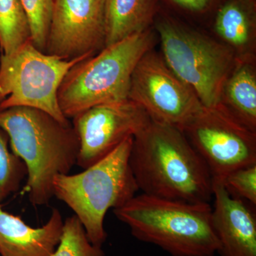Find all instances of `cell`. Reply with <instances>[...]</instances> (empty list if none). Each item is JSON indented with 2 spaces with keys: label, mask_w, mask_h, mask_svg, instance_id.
I'll use <instances>...</instances> for the list:
<instances>
[{
  "label": "cell",
  "mask_w": 256,
  "mask_h": 256,
  "mask_svg": "<svg viewBox=\"0 0 256 256\" xmlns=\"http://www.w3.org/2000/svg\"><path fill=\"white\" fill-rule=\"evenodd\" d=\"M128 99L140 106L152 120L178 129L205 108L154 48L144 54L134 67Z\"/></svg>",
  "instance_id": "ba28073f"
},
{
  "label": "cell",
  "mask_w": 256,
  "mask_h": 256,
  "mask_svg": "<svg viewBox=\"0 0 256 256\" xmlns=\"http://www.w3.org/2000/svg\"><path fill=\"white\" fill-rule=\"evenodd\" d=\"M106 0H55L47 54L65 60L92 56L105 47Z\"/></svg>",
  "instance_id": "8fae6325"
},
{
  "label": "cell",
  "mask_w": 256,
  "mask_h": 256,
  "mask_svg": "<svg viewBox=\"0 0 256 256\" xmlns=\"http://www.w3.org/2000/svg\"><path fill=\"white\" fill-rule=\"evenodd\" d=\"M210 203H191L140 194L114 214L134 238L154 244L172 256H214L220 244Z\"/></svg>",
  "instance_id": "3957f363"
},
{
  "label": "cell",
  "mask_w": 256,
  "mask_h": 256,
  "mask_svg": "<svg viewBox=\"0 0 256 256\" xmlns=\"http://www.w3.org/2000/svg\"><path fill=\"white\" fill-rule=\"evenodd\" d=\"M256 4L244 0H224L214 22L216 38L238 60L256 58Z\"/></svg>",
  "instance_id": "5bb4252c"
},
{
  "label": "cell",
  "mask_w": 256,
  "mask_h": 256,
  "mask_svg": "<svg viewBox=\"0 0 256 256\" xmlns=\"http://www.w3.org/2000/svg\"><path fill=\"white\" fill-rule=\"evenodd\" d=\"M64 220L54 208L40 228L30 226L20 216L3 210L0 204V256H52L58 245Z\"/></svg>",
  "instance_id": "4fadbf2b"
},
{
  "label": "cell",
  "mask_w": 256,
  "mask_h": 256,
  "mask_svg": "<svg viewBox=\"0 0 256 256\" xmlns=\"http://www.w3.org/2000/svg\"><path fill=\"white\" fill-rule=\"evenodd\" d=\"M0 128L9 138L12 152L28 170L24 190L33 206L48 205L56 176L68 174L77 165L78 136L73 126L28 107L0 110Z\"/></svg>",
  "instance_id": "7a4b0ae2"
},
{
  "label": "cell",
  "mask_w": 256,
  "mask_h": 256,
  "mask_svg": "<svg viewBox=\"0 0 256 256\" xmlns=\"http://www.w3.org/2000/svg\"><path fill=\"white\" fill-rule=\"evenodd\" d=\"M158 0H106L105 46L152 28Z\"/></svg>",
  "instance_id": "2e32d148"
},
{
  "label": "cell",
  "mask_w": 256,
  "mask_h": 256,
  "mask_svg": "<svg viewBox=\"0 0 256 256\" xmlns=\"http://www.w3.org/2000/svg\"><path fill=\"white\" fill-rule=\"evenodd\" d=\"M150 120L146 110L129 99L94 106L76 116L77 165L84 170L100 161L126 139L134 138Z\"/></svg>",
  "instance_id": "30bf717a"
},
{
  "label": "cell",
  "mask_w": 256,
  "mask_h": 256,
  "mask_svg": "<svg viewBox=\"0 0 256 256\" xmlns=\"http://www.w3.org/2000/svg\"><path fill=\"white\" fill-rule=\"evenodd\" d=\"M154 28L166 65L205 108L216 107L224 84L238 62L234 52L215 37L170 16H156Z\"/></svg>",
  "instance_id": "8992f818"
},
{
  "label": "cell",
  "mask_w": 256,
  "mask_h": 256,
  "mask_svg": "<svg viewBox=\"0 0 256 256\" xmlns=\"http://www.w3.org/2000/svg\"><path fill=\"white\" fill-rule=\"evenodd\" d=\"M30 40L31 32L21 0H0L2 54L13 53Z\"/></svg>",
  "instance_id": "e0dca14e"
},
{
  "label": "cell",
  "mask_w": 256,
  "mask_h": 256,
  "mask_svg": "<svg viewBox=\"0 0 256 256\" xmlns=\"http://www.w3.org/2000/svg\"><path fill=\"white\" fill-rule=\"evenodd\" d=\"M28 16L33 44L45 52L55 0H21Z\"/></svg>",
  "instance_id": "ffe728a7"
},
{
  "label": "cell",
  "mask_w": 256,
  "mask_h": 256,
  "mask_svg": "<svg viewBox=\"0 0 256 256\" xmlns=\"http://www.w3.org/2000/svg\"><path fill=\"white\" fill-rule=\"evenodd\" d=\"M222 184L232 196L256 205V164L242 166L229 173Z\"/></svg>",
  "instance_id": "44dd1931"
},
{
  "label": "cell",
  "mask_w": 256,
  "mask_h": 256,
  "mask_svg": "<svg viewBox=\"0 0 256 256\" xmlns=\"http://www.w3.org/2000/svg\"><path fill=\"white\" fill-rule=\"evenodd\" d=\"M129 162L143 194L191 203L213 198L206 165L178 128L151 120L133 138Z\"/></svg>",
  "instance_id": "6da1fadb"
},
{
  "label": "cell",
  "mask_w": 256,
  "mask_h": 256,
  "mask_svg": "<svg viewBox=\"0 0 256 256\" xmlns=\"http://www.w3.org/2000/svg\"><path fill=\"white\" fill-rule=\"evenodd\" d=\"M88 57L62 60L38 50L32 40L10 54H2L0 110L32 108L69 124L58 105V89L69 70Z\"/></svg>",
  "instance_id": "52a82bcc"
},
{
  "label": "cell",
  "mask_w": 256,
  "mask_h": 256,
  "mask_svg": "<svg viewBox=\"0 0 256 256\" xmlns=\"http://www.w3.org/2000/svg\"><path fill=\"white\" fill-rule=\"evenodd\" d=\"M181 130L206 165L212 180L256 164V132L220 107L204 108Z\"/></svg>",
  "instance_id": "9c48e42d"
},
{
  "label": "cell",
  "mask_w": 256,
  "mask_h": 256,
  "mask_svg": "<svg viewBox=\"0 0 256 256\" xmlns=\"http://www.w3.org/2000/svg\"><path fill=\"white\" fill-rule=\"evenodd\" d=\"M132 142L133 138H128L82 172L54 180V196L74 210L94 245L101 246L106 240L104 220L108 210L122 206L139 191L130 166Z\"/></svg>",
  "instance_id": "5b68a950"
},
{
  "label": "cell",
  "mask_w": 256,
  "mask_h": 256,
  "mask_svg": "<svg viewBox=\"0 0 256 256\" xmlns=\"http://www.w3.org/2000/svg\"><path fill=\"white\" fill-rule=\"evenodd\" d=\"M212 220L220 256H256V216L246 202L213 180Z\"/></svg>",
  "instance_id": "7c38bea8"
},
{
  "label": "cell",
  "mask_w": 256,
  "mask_h": 256,
  "mask_svg": "<svg viewBox=\"0 0 256 256\" xmlns=\"http://www.w3.org/2000/svg\"><path fill=\"white\" fill-rule=\"evenodd\" d=\"M178 9L193 14H204L220 6V0H168Z\"/></svg>",
  "instance_id": "7402d4cb"
},
{
  "label": "cell",
  "mask_w": 256,
  "mask_h": 256,
  "mask_svg": "<svg viewBox=\"0 0 256 256\" xmlns=\"http://www.w3.org/2000/svg\"><path fill=\"white\" fill-rule=\"evenodd\" d=\"M52 256H105V254L101 246L90 242L82 224L74 215L64 222L60 244Z\"/></svg>",
  "instance_id": "d6986e66"
},
{
  "label": "cell",
  "mask_w": 256,
  "mask_h": 256,
  "mask_svg": "<svg viewBox=\"0 0 256 256\" xmlns=\"http://www.w3.org/2000/svg\"><path fill=\"white\" fill-rule=\"evenodd\" d=\"M9 138L0 128V204L18 191L28 170L22 160L10 151Z\"/></svg>",
  "instance_id": "ac0fdd59"
},
{
  "label": "cell",
  "mask_w": 256,
  "mask_h": 256,
  "mask_svg": "<svg viewBox=\"0 0 256 256\" xmlns=\"http://www.w3.org/2000/svg\"><path fill=\"white\" fill-rule=\"evenodd\" d=\"M158 43L152 28L76 64L58 89V105L64 116L74 118L94 106L128 100L134 67Z\"/></svg>",
  "instance_id": "277c9868"
},
{
  "label": "cell",
  "mask_w": 256,
  "mask_h": 256,
  "mask_svg": "<svg viewBox=\"0 0 256 256\" xmlns=\"http://www.w3.org/2000/svg\"><path fill=\"white\" fill-rule=\"evenodd\" d=\"M216 107L256 132V58L238 60L224 84Z\"/></svg>",
  "instance_id": "9a60e30c"
},
{
  "label": "cell",
  "mask_w": 256,
  "mask_h": 256,
  "mask_svg": "<svg viewBox=\"0 0 256 256\" xmlns=\"http://www.w3.org/2000/svg\"><path fill=\"white\" fill-rule=\"evenodd\" d=\"M244 1L248 2L254 3V4H256V0H244Z\"/></svg>",
  "instance_id": "603a6c76"
}]
</instances>
